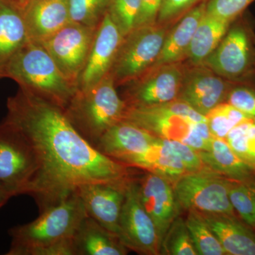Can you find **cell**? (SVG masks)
Segmentation results:
<instances>
[{
	"label": "cell",
	"instance_id": "6da1fadb",
	"mask_svg": "<svg viewBox=\"0 0 255 255\" xmlns=\"http://www.w3.org/2000/svg\"><path fill=\"white\" fill-rule=\"evenodd\" d=\"M6 108L3 122L23 135L36 158V172L22 194L34 199L39 213L85 184H123L131 179L128 167L87 141L59 106L19 88L8 98Z\"/></svg>",
	"mask_w": 255,
	"mask_h": 255
},
{
	"label": "cell",
	"instance_id": "7a4b0ae2",
	"mask_svg": "<svg viewBox=\"0 0 255 255\" xmlns=\"http://www.w3.org/2000/svg\"><path fill=\"white\" fill-rule=\"evenodd\" d=\"M88 216L78 191L40 213L31 222L9 230L6 255H75L73 237Z\"/></svg>",
	"mask_w": 255,
	"mask_h": 255
},
{
	"label": "cell",
	"instance_id": "3957f363",
	"mask_svg": "<svg viewBox=\"0 0 255 255\" xmlns=\"http://www.w3.org/2000/svg\"><path fill=\"white\" fill-rule=\"evenodd\" d=\"M4 78L12 79L19 88L39 96L65 110L78 91L76 84L60 71L47 50L29 41L8 64Z\"/></svg>",
	"mask_w": 255,
	"mask_h": 255
},
{
	"label": "cell",
	"instance_id": "277c9868",
	"mask_svg": "<svg viewBox=\"0 0 255 255\" xmlns=\"http://www.w3.org/2000/svg\"><path fill=\"white\" fill-rule=\"evenodd\" d=\"M127 107L110 73L94 86L78 90L64 111L78 132L96 147L104 134L123 120Z\"/></svg>",
	"mask_w": 255,
	"mask_h": 255
},
{
	"label": "cell",
	"instance_id": "5b68a950",
	"mask_svg": "<svg viewBox=\"0 0 255 255\" xmlns=\"http://www.w3.org/2000/svg\"><path fill=\"white\" fill-rule=\"evenodd\" d=\"M167 35L164 26L156 23L124 37L110 72L115 85L135 81L153 68Z\"/></svg>",
	"mask_w": 255,
	"mask_h": 255
},
{
	"label": "cell",
	"instance_id": "8992f818",
	"mask_svg": "<svg viewBox=\"0 0 255 255\" xmlns=\"http://www.w3.org/2000/svg\"><path fill=\"white\" fill-rule=\"evenodd\" d=\"M232 182L219 174L203 171L178 178L173 187L183 209L201 214L236 216L228 195Z\"/></svg>",
	"mask_w": 255,
	"mask_h": 255
},
{
	"label": "cell",
	"instance_id": "52a82bcc",
	"mask_svg": "<svg viewBox=\"0 0 255 255\" xmlns=\"http://www.w3.org/2000/svg\"><path fill=\"white\" fill-rule=\"evenodd\" d=\"M118 237L127 249L140 255H160V242L153 221L142 206L137 180L130 179L119 223Z\"/></svg>",
	"mask_w": 255,
	"mask_h": 255
},
{
	"label": "cell",
	"instance_id": "ba28073f",
	"mask_svg": "<svg viewBox=\"0 0 255 255\" xmlns=\"http://www.w3.org/2000/svg\"><path fill=\"white\" fill-rule=\"evenodd\" d=\"M97 28L70 21L41 44L65 77L76 85L87 63Z\"/></svg>",
	"mask_w": 255,
	"mask_h": 255
},
{
	"label": "cell",
	"instance_id": "9c48e42d",
	"mask_svg": "<svg viewBox=\"0 0 255 255\" xmlns=\"http://www.w3.org/2000/svg\"><path fill=\"white\" fill-rule=\"evenodd\" d=\"M36 170L31 145L21 134L4 122L0 124V183L15 196L22 194Z\"/></svg>",
	"mask_w": 255,
	"mask_h": 255
},
{
	"label": "cell",
	"instance_id": "30bf717a",
	"mask_svg": "<svg viewBox=\"0 0 255 255\" xmlns=\"http://www.w3.org/2000/svg\"><path fill=\"white\" fill-rule=\"evenodd\" d=\"M244 23L231 28L204 64L219 76L229 80L244 78L251 72L255 57V37Z\"/></svg>",
	"mask_w": 255,
	"mask_h": 255
},
{
	"label": "cell",
	"instance_id": "8fae6325",
	"mask_svg": "<svg viewBox=\"0 0 255 255\" xmlns=\"http://www.w3.org/2000/svg\"><path fill=\"white\" fill-rule=\"evenodd\" d=\"M184 75V71L177 63L151 69L134 81L126 102L132 107H148L177 100Z\"/></svg>",
	"mask_w": 255,
	"mask_h": 255
},
{
	"label": "cell",
	"instance_id": "7c38bea8",
	"mask_svg": "<svg viewBox=\"0 0 255 255\" xmlns=\"http://www.w3.org/2000/svg\"><path fill=\"white\" fill-rule=\"evenodd\" d=\"M124 37L108 12L95 32L87 63L79 77L78 90H85L110 73Z\"/></svg>",
	"mask_w": 255,
	"mask_h": 255
},
{
	"label": "cell",
	"instance_id": "4fadbf2b",
	"mask_svg": "<svg viewBox=\"0 0 255 255\" xmlns=\"http://www.w3.org/2000/svg\"><path fill=\"white\" fill-rule=\"evenodd\" d=\"M137 183L140 201L155 223L161 246L167 230L179 216L181 208L173 186L168 178L152 172L142 176Z\"/></svg>",
	"mask_w": 255,
	"mask_h": 255
},
{
	"label": "cell",
	"instance_id": "5bb4252c",
	"mask_svg": "<svg viewBox=\"0 0 255 255\" xmlns=\"http://www.w3.org/2000/svg\"><path fill=\"white\" fill-rule=\"evenodd\" d=\"M235 85L207 68L192 69L184 73L178 99L206 116L227 99Z\"/></svg>",
	"mask_w": 255,
	"mask_h": 255
},
{
	"label": "cell",
	"instance_id": "9a60e30c",
	"mask_svg": "<svg viewBox=\"0 0 255 255\" xmlns=\"http://www.w3.org/2000/svg\"><path fill=\"white\" fill-rule=\"evenodd\" d=\"M157 136L135 124L122 120L101 137L96 148L104 155L128 167L148 150Z\"/></svg>",
	"mask_w": 255,
	"mask_h": 255
},
{
	"label": "cell",
	"instance_id": "2e32d148",
	"mask_svg": "<svg viewBox=\"0 0 255 255\" xmlns=\"http://www.w3.org/2000/svg\"><path fill=\"white\" fill-rule=\"evenodd\" d=\"M128 182L87 184L79 187L78 190L87 215L117 236Z\"/></svg>",
	"mask_w": 255,
	"mask_h": 255
},
{
	"label": "cell",
	"instance_id": "e0dca14e",
	"mask_svg": "<svg viewBox=\"0 0 255 255\" xmlns=\"http://www.w3.org/2000/svg\"><path fill=\"white\" fill-rule=\"evenodd\" d=\"M30 41L42 44L70 21L68 0H24L21 2Z\"/></svg>",
	"mask_w": 255,
	"mask_h": 255
},
{
	"label": "cell",
	"instance_id": "ac0fdd59",
	"mask_svg": "<svg viewBox=\"0 0 255 255\" xmlns=\"http://www.w3.org/2000/svg\"><path fill=\"white\" fill-rule=\"evenodd\" d=\"M123 120L145 129L156 136L185 144L196 122L183 117L157 112L150 107L128 106Z\"/></svg>",
	"mask_w": 255,
	"mask_h": 255
},
{
	"label": "cell",
	"instance_id": "d6986e66",
	"mask_svg": "<svg viewBox=\"0 0 255 255\" xmlns=\"http://www.w3.org/2000/svg\"><path fill=\"white\" fill-rule=\"evenodd\" d=\"M29 41L21 2L0 0V78L13 57Z\"/></svg>",
	"mask_w": 255,
	"mask_h": 255
},
{
	"label": "cell",
	"instance_id": "ffe728a7",
	"mask_svg": "<svg viewBox=\"0 0 255 255\" xmlns=\"http://www.w3.org/2000/svg\"><path fill=\"white\" fill-rule=\"evenodd\" d=\"M201 215L217 236L226 255H255V233L236 216Z\"/></svg>",
	"mask_w": 255,
	"mask_h": 255
},
{
	"label": "cell",
	"instance_id": "44dd1931",
	"mask_svg": "<svg viewBox=\"0 0 255 255\" xmlns=\"http://www.w3.org/2000/svg\"><path fill=\"white\" fill-rule=\"evenodd\" d=\"M75 255H124L128 249L118 236L87 216L74 235Z\"/></svg>",
	"mask_w": 255,
	"mask_h": 255
},
{
	"label": "cell",
	"instance_id": "7402d4cb",
	"mask_svg": "<svg viewBox=\"0 0 255 255\" xmlns=\"http://www.w3.org/2000/svg\"><path fill=\"white\" fill-rule=\"evenodd\" d=\"M206 4L207 1H204L191 8L173 29L167 33L160 54L152 68L165 64L177 63L187 56L196 28L206 14Z\"/></svg>",
	"mask_w": 255,
	"mask_h": 255
},
{
	"label": "cell",
	"instance_id": "603a6c76",
	"mask_svg": "<svg viewBox=\"0 0 255 255\" xmlns=\"http://www.w3.org/2000/svg\"><path fill=\"white\" fill-rule=\"evenodd\" d=\"M199 153L207 168L232 180L252 182L251 164L240 157L225 139L213 137L209 149Z\"/></svg>",
	"mask_w": 255,
	"mask_h": 255
},
{
	"label": "cell",
	"instance_id": "cb8c5ba5",
	"mask_svg": "<svg viewBox=\"0 0 255 255\" xmlns=\"http://www.w3.org/2000/svg\"><path fill=\"white\" fill-rule=\"evenodd\" d=\"M232 23L206 13L196 28L188 49L187 56L191 63L196 65L204 63L219 46Z\"/></svg>",
	"mask_w": 255,
	"mask_h": 255
},
{
	"label": "cell",
	"instance_id": "d4e9b609",
	"mask_svg": "<svg viewBox=\"0 0 255 255\" xmlns=\"http://www.w3.org/2000/svg\"><path fill=\"white\" fill-rule=\"evenodd\" d=\"M130 166L176 179L189 173L182 161L164 145L159 137L155 143L142 155L137 157Z\"/></svg>",
	"mask_w": 255,
	"mask_h": 255
},
{
	"label": "cell",
	"instance_id": "484cf974",
	"mask_svg": "<svg viewBox=\"0 0 255 255\" xmlns=\"http://www.w3.org/2000/svg\"><path fill=\"white\" fill-rule=\"evenodd\" d=\"M185 222L198 255H226L217 236L202 215L194 211H189Z\"/></svg>",
	"mask_w": 255,
	"mask_h": 255
},
{
	"label": "cell",
	"instance_id": "4316f807",
	"mask_svg": "<svg viewBox=\"0 0 255 255\" xmlns=\"http://www.w3.org/2000/svg\"><path fill=\"white\" fill-rule=\"evenodd\" d=\"M160 255H198L185 221L182 218H176L164 235L161 243Z\"/></svg>",
	"mask_w": 255,
	"mask_h": 255
},
{
	"label": "cell",
	"instance_id": "83f0119b",
	"mask_svg": "<svg viewBox=\"0 0 255 255\" xmlns=\"http://www.w3.org/2000/svg\"><path fill=\"white\" fill-rule=\"evenodd\" d=\"M206 117L213 136L221 139H226L230 131L238 124L252 119L227 102L220 104Z\"/></svg>",
	"mask_w": 255,
	"mask_h": 255
},
{
	"label": "cell",
	"instance_id": "f1b7e54d",
	"mask_svg": "<svg viewBox=\"0 0 255 255\" xmlns=\"http://www.w3.org/2000/svg\"><path fill=\"white\" fill-rule=\"evenodd\" d=\"M70 21L97 28L108 11L110 0H68Z\"/></svg>",
	"mask_w": 255,
	"mask_h": 255
},
{
	"label": "cell",
	"instance_id": "f546056e",
	"mask_svg": "<svg viewBox=\"0 0 255 255\" xmlns=\"http://www.w3.org/2000/svg\"><path fill=\"white\" fill-rule=\"evenodd\" d=\"M225 140L247 163L255 164V119L238 124L230 131Z\"/></svg>",
	"mask_w": 255,
	"mask_h": 255
},
{
	"label": "cell",
	"instance_id": "4dcf8cb0",
	"mask_svg": "<svg viewBox=\"0 0 255 255\" xmlns=\"http://www.w3.org/2000/svg\"><path fill=\"white\" fill-rule=\"evenodd\" d=\"M229 199L235 211L242 219L255 228V187L251 182L233 180L229 189Z\"/></svg>",
	"mask_w": 255,
	"mask_h": 255
},
{
	"label": "cell",
	"instance_id": "1f68e13d",
	"mask_svg": "<svg viewBox=\"0 0 255 255\" xmlns=\"http://www.w3.org/2000/svg\"><path fill=\"white\" fill-rule=\"evenodd\" d=\"M140 6V0H110L107 12L124 37L135 29Z\"/></svg>",
	"mask_w": 255,
	"mask_h": 255
},
{
	"label": "cell",
	"instance_id": "d6a6232c",
	"mask_svg": "<svg viewBox=\"0 0 255 255\" xmlns=\"http://www.w3.org/2000/svg\"><path fill=\"white\" fill-rule=\"evenodd\" d=\"M255 0H209L206 13L233 22Z\"/></svg>",
	"mask_w": 255,
	"mask_h": 255
},
{
	"label": "cell",
	"instance_id": "836d02e7",
	"mask_svg": "<svg viewBox=\"0 0 255 255\" xmlns=\"http://www.w3.org/2000/svg\"><path fill=\"white\" fill-rule=\"evenodd\" d=\"M164 145L182 161L189 173L203 172L207 168L199 151L178 140L162 138Z\"/></svg>",
	"mask_w": 255,
	"mask_h": 255
},
{
	"label": "cell",
	"instance_id": "e575fe53",
	"mask_svg": "<svg viewBox=\"0 0 255 255\" xmlns=\"http://www.w3.org/2000/svg\"><path fill=\"white\" fill-rule=\"evenodd\" d=\"M227 103L255 119V90L246 85H234L228 93Z\"/></svg>",
	"mask_w": 255,
	"mask_h": 255
},
{
	"label": "cell",
	"instance_id": "d590c367",
	"mask_svg": "<svg viewBox=\"0 0 255 255\" xmlns=\"http://www.w3.org/2000/svg\"><path fill=\"white\" fill-rule=\"evenodd\" d=\"M201 0H163L159 10L157 23L167 22L182 13L190 10Z\"/></svg>",
	"mask_w": 255,
	"mask_h": 255
},
{
	"label": "cell",
	"instance_id": "8d00e7d4",
	"mask_svg": "<svg viewBox=\"0 0 255 255\" xmlns=\"http://www.w3.org/2000/svg\"><path fill=\"white\" fill-rule=\"evenodd\" d=\"M163 0H140L135 28L157 23Z\"/></svg>",
	"mask_w": 255,
	"mask_h": 255
},
{
	"label": "cell",
	"instance_id": "74e56055",
	"mask_svg": "<svg viewBox=\"0 0 255 255\" xmlns=\"http://www.w3.org/2000/svg\"><path fill=\"white\" fill-rule=\"evenodd\" d=\"M13 196H15L13 191L0 183V208L4 206Z\"/></svg>",
	"mask_w": 255,
	"mask_h": 255
},
{
	"label": "cell",
	"instance_id": "f35d334b",
	"mask_svg": "<svg viewBox=\"0 0 255 255\" xmlns=\"http://www.w3.org/2000/svg\"><path fill=\"white\" fill-rule=\"evenodd\" d=\"M14 1H19V2H22L23 0H14Z\"/></svg>",
	"mask_w": 255,
	"mask_h": 255
},
{
	"label": "cell",
	"instance_id": "ab89813d",
	"mask_svg": "<svg viewBox=\"0 0 255 255\" xmlns=\"http://www.w3.org/2000/svg\"></svg>",
	"mask_w": 255,
	"mask_h": 255
},
{
	"label": "cell",
	"instance_id": "60d3db41",
	"mask_svg": "<svg viewBox=\"0 0 255 255\" xmlns=\"http://www.w3.org/2000/svg\"><path fill=\"white\" fill-rule=\"evenodd\" d=\"M23 1H24V0H23Z\"/></svg>",
	"mask_w": 255,
	"mask_h": 255
},
{
	"label": "cell",
	"instance_id": "b9f144b4",
	"mask_svg": "<svg viewBox=\"0 0 255 255\" xmlns=\"http://www.w3.org/2000/svg\"></svg>",
	"mask_w": 255,
	"mask_h": 255
}]
</instances>
